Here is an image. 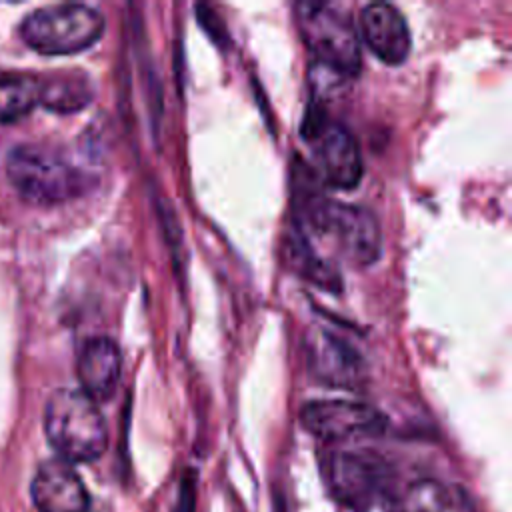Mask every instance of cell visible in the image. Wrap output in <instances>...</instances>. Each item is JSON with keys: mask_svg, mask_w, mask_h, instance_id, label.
Here are the masks:
<instances>
[{"mask_svg": "<svg viewBox=\"0 0 512 512\" xmlns=\"http://www.w3.org/2000/svg\"><path fill=\"white\" fill-rule=\"evenodd\" d=\"M44 432L66 462L98 460L108 446V428L98 404L80 388H58L44 408Z\"/></svg>", "mask_w": 512, "mask_h": 512, "instance_id": "obj_1", "label": "cell"}, {"mask_svg": "<svg viewBox=\"0 0 512 512\" xmlns=\"http://www.w3.org/2000/svg\"><path fill=\"white\" fill-rule=\"evenodd\" d=\"M302 220L308 230L330 238L352 266L366 268L380 260L384 236L376 214L364 206L314 196L304 200Z\"/></svg>", "mask_w": 512, "mask_h": 512, "instance_id": "obj_2", "label": "cell"}, {"mask_svg": "<svg viewBox=\"0 0 512 512\" xmlns=\"http://www.w3.org/2000/svg\"><path fill=\"white\" fill-rule=\"evenodd\" d=\"M6 174L16 192L32 204H60L88 188V176L50 148L18 144L6 154Z\"/></svg>", "mask_w": 512, "mask_h": 512, "instance_id": "obj_3", "label": "cell"}, {"mask_svg": "<svg viewBox=\"0 0 512 512\" xmlns=\"http://www.w3.org/2000/svg\"><path fill=\"white\" fill-rule=\"evenodd\" d=\"M294 12L302 40L318 64L342 76L358 74L362 42L346 10L328 2H298Z\"/></svg>", "mask_w": 512, "mask_h": 512, "instance_id": "obj_4", "label": "cell"}, {"mask_svg": "<svg viewBox=\"0 0 512 512\" xmlns=\"http://www.w3.org/2000/svg\"><path fill=\"white\" fill-rule=\"evenodd\" d=\"M104 26V16L94 6L64 2L30 12L20 26V34L36 52L62 56L96 44L104 34Z\"/></svg>", "mask_w": 512, "mask_h": 512, "instance_id": "obj_5", "label": "cell"}, {"mask_svg": "<svg viewBox=\"0 0 512 512\" xmlns=\"http://www.w3.org/2000/svg\"><path fill=\"white\" fill-rule=\"evenodd\" d=\"M334 498L352 512H368L382 500L394 472L384 458L366 450H338L330 456L326 468Z\"/></svg>", "mask_w": 512, "mask_h": 512, "instance_id": "obj_6", "label": "cell"}, {"mask_svg": "<svg viewBox=\"0 0 512 512\" xmlns=\"http://www.w3.org/2000/svg\"><path fill=\"white\" fill-rule=\"evenodd\" d=\"M304 136L312 142L318 172L326 186L352 190L360 184L364 174L362 152L348 128L324 116H312L306 122Z\"/></svg>", "mask_w": 512, "mask_h": 512, "instance_id": "obj_7", "label": "cell"}, {"mask_svg": "<svg viewBox=\"0 0 512 512\" xmlns=\"http://www.w3.org/2000/svg\"><path fill=\"white\" fill-rule=\"evenodd\" d=\"M300 422L312 436L326 442L378 436L386 428V416L378 408L346 398H322L304 404Z\"/></svg>", "mask_w": 512, "mask_h": 512, "instance_id": "obj_8", "label": "cell"}, {"mask_svg": "<svg viewBox=\"0 0 512 512\" xmlns=\"http://www.w3.org/2000/svg\"><path fill=\"white\" fill-rule=\"evenodd\" d=\"M360 42L384 64H402L412 48V36L404 14L388 2L366 4L358 20Z\"/></svg>", "mask_w": 512, "mask_h": 512, "instance_id": "obj_9", "label": "cell"}, {"mask_svg": "<svg viewBox=\"0 0 512 512\" xmlns=\"http://www.w3.org/2000/svg\"><path fill=\"white\" fill-rule=\"evenodd\" d=\"M38 512H88L90 496L74 466L62 458L42 462L30 484Z\"/></svg>", "mask_w": 512, "mask_h": 512, "instance_id": "obj_10", "label": "cell"}, {"mask_svg": "<svg viewBox=\"0 0 512 512\" xmlns=\"http://www.w3.org/2000/svg\"><path fill=\"white\" fill-rule=\"evenodd\" d=\"M80 390L96 404L114 396L122 376L120 346L108 336L88 338L76 358Z\"/></svg>", "mask_w": 512, "mask_h": 512, "instance_id": "obj_11", "label": "cell"}, {"mask_svg": "<svg viewBox=\"0 0 512 512\" xmlns=\"http://www.w3.org/2000/svg\"><path fill=\"white\" fill-rule=\"evenodd\" d=\"M310 366L318 380L330 386H356L362 376V360L356 350L332 332H318L310 346Z\"/></svg>", "mask_w": 512, "mask_h": 512, "instance_id": "obj_12", "label": "cell"}, {"mask_svg": "<svg viewBox=\"0 0 512 512\" xmlns=\"http://www.w3.org/2000/svg\"><path fill=\"white\" fill-rule=\"evenodd\" d=\"M400 512H478L472 494L460 484L420 478L400 496Z\"/></svg>", "mask_w": 512, "mask_h": 512, "instance_id": "obj_13", "label": "cell"}, {"mask_svg": "<svg viewBox=\"0 0 512 512\" xmlns=\"http://www.w3.org/2000/svg\"><path fill=\"white\" fill-rule=\"evenodd\" d=\"M42 80L28 72H0V124L24 118L40 104Z\"/></svg>", "mask_w": 512, "mask_h": 512, "instance_id": "obj_14", "label": "cell"}, {"mask_svg": "<svg viewBox=\"0 0 512 512\" xmlns=\"http://www.w3.org/2000/svg\"><path fill=\"white\" fill-rule=\"evenodd\" d=\"M92 100V86L82 76L42 80L40 104L56 112H76Z\"/></svg>", "mask_w": 512, "mask_h": 512, "instance_id": "obj_15", "label": "cell"}]
</instances>
